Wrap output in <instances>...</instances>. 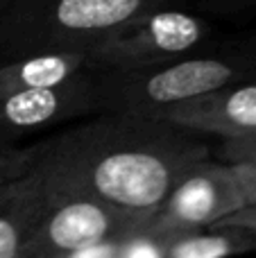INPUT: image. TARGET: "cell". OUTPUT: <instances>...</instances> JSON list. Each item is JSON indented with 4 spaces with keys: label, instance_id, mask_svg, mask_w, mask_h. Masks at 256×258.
Returning a JSON list of instances; mask_svg holds the SVG:
<instances>
[{
    "label": "cell",
    "instance_id": "obj_5",
    "mask_svg": "<svg viewBox=\"0 0 256 258\" xmlns=\"http://www.w3.org/2000/svg\"><path fill=\"white\" fill-rule=\"evenodd\" d=\"M209 36V23L179 9L154 7L89 48V71L141 68L190 54Z\"/></svg>",
    "mask_w": 256,
    "mask_h": 258
},
{
    "label": "cell",
    "instance_id": "obj_7",
    "mask_svg": "<svg viewBox=\"0 0 256 258\" xmlns=\"http://www.w3.org/2000/svg\"><path fill=\"white\" fill-rule=\"evenodd\" d=\"M86 113H98L93 71H82L52 86H39L0 98V143L54 127Z\"/></svg>",
    "mask_w": 256,
    "mask_h": 258
},
{
    "label": "cell",
    "instance_id": "obj_10",
    "mask_svg": "<svg viewBox=\"0 0 256 258\" xmlns=\"http://www.w3.org/2000/svg\"><path fill=\"white\" fill-rule=\"evenodd\" d=\"M89 50L34 52L0 63V98L39 86H52L89 71Z\"/></svg>",
    "mask_w": 256,
    "mask_h": 258
},
{
    "label": "cell",
    "instance_id": "obj_14",
    "mask_svg": "<svg viewBox=\"0 0 256 258\" xmlns=\"http://www.w3.org/2000/svg\"><path fill=\"white\" fill-rule=\"evenodd\" d=\"M229 163V161H227ZM247 204H256V161H236L231 163Z\"/></svg>",
    "mask_w": 256,
    "mask_h": 258
},
{
    "label": "cell",
    "instance_id": "obj_1",
    "mask_svg": "<svg viewBox=\"0 0 256 258\" xmlns=\"http://www.w3.org/2000/svg\"><path fill=\"white\" fill-rule=\"evenodd\" d=\"M30 152V168L52 190L84 192L150 215L177 179L209 156L190 132L148 113H102Z\"/></svg>",
    "mask_w": 256,
    "mask_h": 258
},
{
    "label": "cell",
    "instance_id": "obj_16",
    "mask_svg": "<svg viewBox=\"0 0 256 258\" xmlns=\"http://www.w3.org/2000/svg\"><path fill=\"white\" fill-rule=\"evenodd\" d=\"M225 3H231V5H249V3H256V0H225Z\"/></svg>",
    "mask_w": 256,
    "mask_h": 258
},
{
    "label": "cell",
    "instance_id": "obj_13",
    "mask_svg": "<svg viewBox=\"0 0 256 258\" xmlns=\"http://www.w3.org/2000/svg\"><path fill=\"white\" fill-rule=\"evenodd\" d=\"M30 159H32V152L30 147L23 150V147L12 145H3L0 143V179H7L12 174H18L23 170L30 168Z\"/></svg>",
    "mask_w": 256,
    "mask_h": 258
},
{
    "label": "cell",
    "instance_id": "obj_8",
    "mask_svg": "<svg viewBox=\"0 0 256 258\" xmlns=\"http://www.w3.org/2000/svg\"><path fill=\"white\" fill-rule=\"evenodd\" d=\"M157 118L190 134L238 138L256 132V82L240 80L204 95L181 100Z\"/></svg>",
    "mask_w": 256,
    "mask_h": 258
},
{
    "label": "cell",
    "instance_id": "obj_15",
    "mask_svg": "<svg viewBox=\"0 0 256 258\" xmlns=\"http://www.w3.org/2000/svg\"><path fill=\"white\" fill-rule=\"evenodd\" d=\"M218 224H240V227H249L256 231V204H247L243 209H238L236 213L227 215L225 220H220Z\"/></svg>",
    "mask_w": 256,
    "mask_h": 258
},
{
    "label": "cell",
    "instance_id": "obj_11",
    "mask_svg": "<svg viewBox=\"0 0 256 258\" xmlns=\"http://www.w3.org/2000/svg\"><path fill=\"white\" fill-rule=\"evenodd\" d=\"M163 258H220L256 249V231L240 224H211L157 238Z\"/></svg>",
    "mask_w": 256,
    "mask_h": 258
},
{
    "label": "cell",
    "instance_id": "obj_12",
    "mask_svg": "<svg viewBox=\"0 0 256 258\" xmlns=\"http://www.w3.org/2000/svg\"><path fill=\"white\" fill-rule=\"evenodd\" d=\"M220 154L225 161H256V132L238 138H222Z\"/></svg>",
    "mask_w": 256,
    "mask_h": 258
},
{
    "label": "cell",
    "instance_id": "obj_3",
    "mask_svg": "<svg viewBox=\"0 0 256 258\" xmlns=\"http://www.w3.org/2000/svg\"><path fill=\"white\" fill-rule=\"evenodd\" d=\"M252 66L245 59L179 57L141 68L93 71L98 113H148L204 95L240 80H249Z\"/></svg>",
    "mask_w": 256,
    "mask_h": 258
},
{
    "label": "cell",
    "instance_id": "obj_2",
    "mask_svg": "<svg viewBox=\"0 0 256 258\" xmlns=\"http://www.w3.org/2000/svg\"><path fill=\"white\" fill-rule=\"evenodd\" d=\"M170 0H12L0 14V63L34 52L89 50Z\"/></svg>",
    "mask_w": 256,
    "mask_h": 258
},
{
    "label": "cell",
    "instance_id": "obj_6",
    "mask_svg": "<svg viewBox=\"0 0 256 258\" xmlns=\"http://www.w3.org/2000/svg\"><path fill=\"white\" fill-rule=\"evenodd\" d=\"M247 206L231 163L202 159L190 165L150 215L145 231L154 238L218 224Z\"/></svg>",
    "mask_w": 256,
    "mask_h": 258
},
{
    "label": "cell",
    "instance_id": "obj_9",
    "mask_svg": "<svg viewBox=\"0 0 256 258\" xmlns=\"http://www.w3.org/2000/svg\"><path fill=\"white\" fill-rule=\"evenodd\" d=\"M45 200V186L32 168L0 179V258H23Z\"/></svg>",
    "mask_w": 256,
    "mask_h": 258
},
{
    "label": "cell",
    "instance_id": "obj_17",
    "mask_svg": "<svg viewBox=\"0 0 256 258\" xmlns=\"http://www.w3.org/2000/svg\"><path fill=\"white\" fill-rule=\"evenodd\" d=\"M9 3H12V0H0V14H3L5 9L9 7Z\"/></svg>",
    "mask_w": 256,
    "mask_h": 258
},
{
    "label": "cell",
    "instance_id": "obj_4",
    "mask_svg": "<svg viewBox=\"0 0 256 258\" xmlns=\"http://www.w3.org/2000/svg\"><path fill=\"white\" fill-rule=\"evenodd\" d=\"M45 186V183H43ZM27 238L23 258L116 256V242L143 231L150 213L109 204L84 192L52 190Z\"/></svg>",
    "mask_w": 256,
    "mask_h": 258
}]
</instances>
